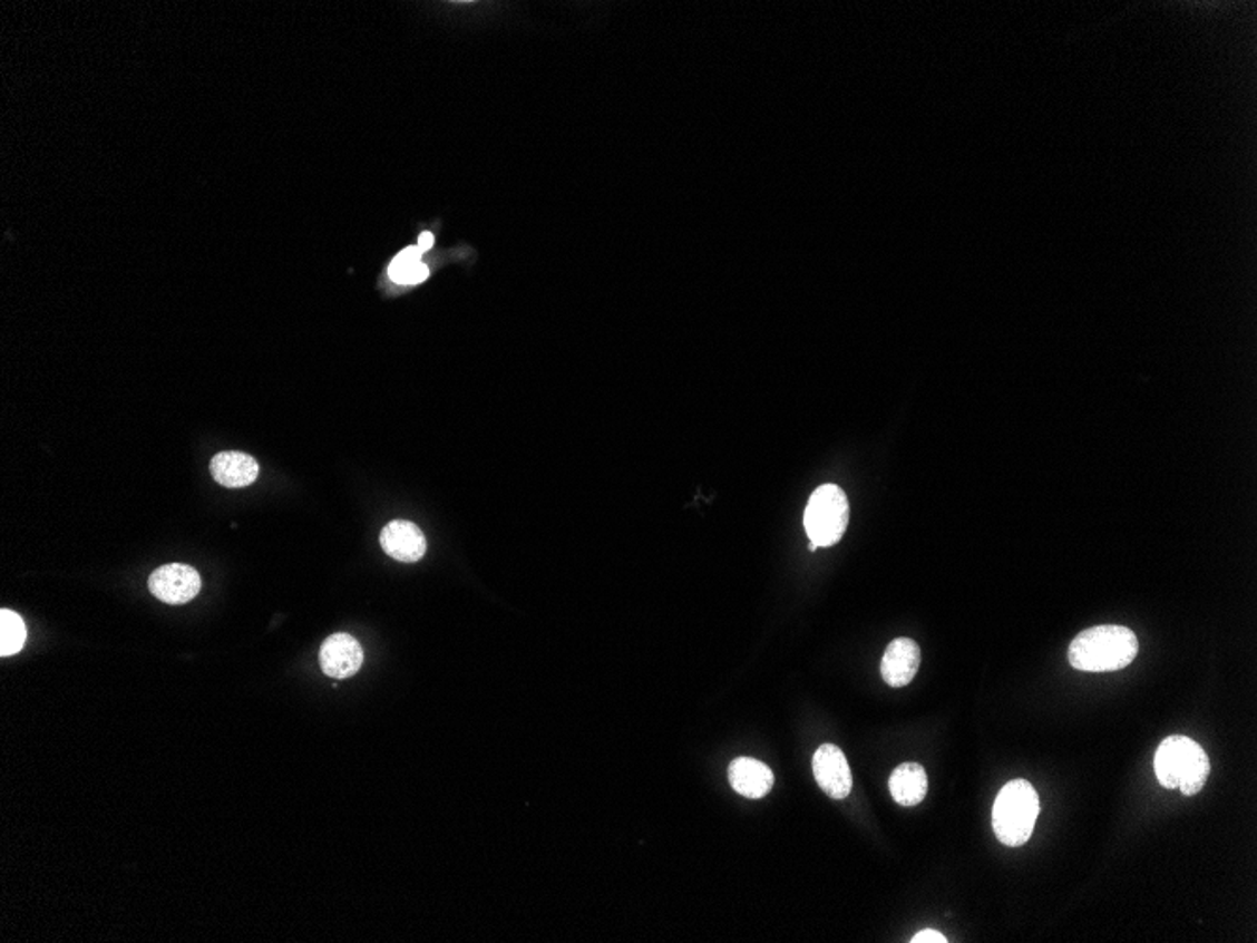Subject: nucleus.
I'll list each match as a JSON object with an SVG mask.
<instances>
[{
	"instance_id": "1",
	"label": "nucleus",
	"mask_w": 1257,
	"mask_h": 943,
	"mask_svg": "<svg viewBox=\"0 0 1257 943\" xmlns=\"http://www.w3.org/2000/svg\"><path fill=\"white\" fill-rule=\"evenodd\" d=\"M1139 653L1136 633L1124 625H1095L1073 639L1070 663L1076 671L1112 672L1130 665Z\"/></svg>"
},
{
	"instance_id": "2",
	"label": "nucleus",
	"mask_w": 1257,
	"mask_h": 943,
	"mask_svg": "<svg viewBox=\"0 0 1257 943\" xmlns=\"http://www.w3.org/2000/svg\"><path fill=\"white\" fill-rule=\"evenodd\" d=\"M1154 770L1166 789H1180L1185 797H1193L1209 780V756L1196 740L1173 735L1156 750Z\"/></svg>"
},
{
	"instance_id": "3",
	"label": "nucleus",
	"mask_w": 1257,
	"mask_h": 943,
	"mask_svg": "<svg viewBox=\"0 0 1257 943\" xmlns=\"http://www.w3.org/2000/svg\"><path fill=\"white\" fill-rule=\"evenodd\" d=\"M1040 816V795L1026 780H1013L997 793L992 808V828L997 840L1021 847L1032 838Z\"/></svg>"
},
{
	"instance_id": "4",
	"label": "nucleus",
	"mask_w": 1257,
	"mask_h": 943,
	"mask_svg": "<svg viewBox=\"0 0 1257 943\" xmlns=\"http://www.w3.org/2000/svg\"><path fill=\"white\" fill-rule=\"evenodd\" d=\"M849 524L846 492L836 484H822L811 494L805 513V527L811 545L832 546L844 537Z\"/></svg>"
},
{
	"instance_id": "5",
	"label": "nucleus",
	"mask_w": 1257,
	"mask_h": 943,
	"mask_svg": "<svg viewBox=\"0 0 1257 943\" xmlns=\"http://www.w3.org/2000/svg\"><path fill=\"white\" fill-rule=\"evenodd\" d=\"M199 587L198 571L183 563H168L149 576V592L166 605H185L198 595Z\"/></svg>"
},
{
	"instance_id": "6",
	"label": "nucleus",
	"mask_w": 1257,
	"mask_h": 943,
	"mask_svg": "<svg viewBox=\"0 0 1257 943\" xmlns=\"http://www.w3.org/2000/svg\"><path fill=\"white\" fill-rule=\"evenodd\" d=\"M813 776L825 795L836 800L849 797L852 775L844 751L835 745H822L813 756Z\"/></svg>"
},
{
	"instance_id": "7",
	"label": "nucleus",
	"mask_w": 1257,
	"mask_h": 943,
	"mask_svg": "<svg viewBox=\"0 0 1257 943\" xmlns=\"http://www.w3.org/2000/svg\"><path fill=\"white\" fill-rule=\"evenodd\" d=\"M319 660L327 677L345 680L362 669L363 650L354 636L335 633L322 642Z\"/></svg>"
},
{
	"instance_id": "8",
	"label": "nucleus",
	"mask_w": 1257,
	"mask_h": 943,
	"mask_svg": "<svg viewBox=\"0 0 1257 943\" xmlns=\"http://www.w3.org/2000/svg\"><path fill=\"white\" fill-rule=\"evenodd\" d=\"M920 665V648L906 636L890 642L881 661V677L890 688H904L912 682Z\"/></svg>"
},
{
	"instance_id": "9",
	"label": "nucleus",
	"mask_w": 1257,
	"mask_h": 943,
	"mask_svg": "<svg viewBox=\"0 0 1257 943\" xmlns=\"http://www.w3.org/2000/svg\"><path fill=\"white\" fill-rule=\"evenodd\" d=\"M382 551L403 563H415L426 554V537L412 522L393 521L381 532Z\"/></svg>"
},
{
	"instance_id": "10",
	"label": "nucleus",
	"mask_w": 1257,
	"mask_h": 943,
	"mask_svg": "<svg viewBox=\"0 0 1257 943\" xmlns=\"http://www.w3.org/2000/svg\"><path fill=\"white\" fill-rule=\"evenodd\" d=\"M729 781L732 789L748 798L767 797L774 786V772L764 762L738 757L729 765Z\"/></svg>"
},
{
	"instance_id": "11",
	"label": "nucleus",
	"mask_w": 1257,
	"mask_h": 943,
	"mask_svg": "<svg viewBox=\"0 0 1257 943\" xmlns=\"http://www.w3.org/2000/svg\"><path fill=\"white\" fill-rule=\"evenodd\" d=\"M213 478L224 488H245L259 477V464L243 453H221L210 464Z\"/></svg>"
},
{
	"instance_id": "12",
	"label": "nucleus",
	"mask_w": 1257,
	"mask_h": 943,
	"mask_svg": "<svg viewBox=\"0 0 1257 943\" xmlns=\"http://www.w3.org/2000/svg\"><path fill=\"white\" fill-rule=\"evenodd\" d=\"M890 795L900 806L920 805L928 793V776L919 762H904L889 780Z\"/></svg>"
},
{
	"instance_id": "13",
	"label": "nucleus",
	"mask_w": 1257,
	"mask_h": 943,
	"mask_svg": "<svg viewBox=\"0 0 1257 943\" xmlns=\"http://www.w3.org/2000/svg\"><path fill=\"white\" fill-rule=\"evenodd\" d=\"M420 256H422V249L418 247V245L401 251V253L393 259L390 268H388V275H390L393 283L418 284L426 281L428 275H430V270H428L426 264L420 262Z\"/></svg>"
},
{
	"instance_id": "14",
	"label": "nucleus",
	"mask_w": 1257,
	"mask_h": 943,
	"mask_svg": "<svg viewBox=\"0 0 1257 943\" xmlns=\"http://www.w3.org/2000/svg\"><path fill=\"white\" fill-rule=\"evenodd\" d=\"M27 642V625L18 612L2 609L0 611V655H16L21 652Z\"/></svg>"
},
{
	"instance_id": "15",
	"label": "nucleus",
	"mask_w": 1257,
	"mask_h": 943,
	"mask_svg": "<svg viewBox=\"0 0 1257 943\" xmlns=\"http://www.w3.org/2000/svg\"><path fill=\"white\" fill-rule=\"evenodd\" d=\"M912 942L913 943H947V937L943 936L942 932L932 931V929H926V931H920L919 934H915V936H913Z\"/></svg>"
},
{
	"instance_id": "16",
	"label": "nucleus",
	"mask_w": 1257,
	"mask_h": 943,
	"mask_svg": "<svg viewBox=\"0 0 1257 943\" xmlns=\"http://www.w3.org/2000/svg\"><path fill=\"white\" fill-rule=\"evenodd\" d=\"M433 243H436V237H433V234H431V232H422V234H420V237H418V247L422 249V253L423 251H428V249L433 247Z\"/></svg>"
}]
</instances>
